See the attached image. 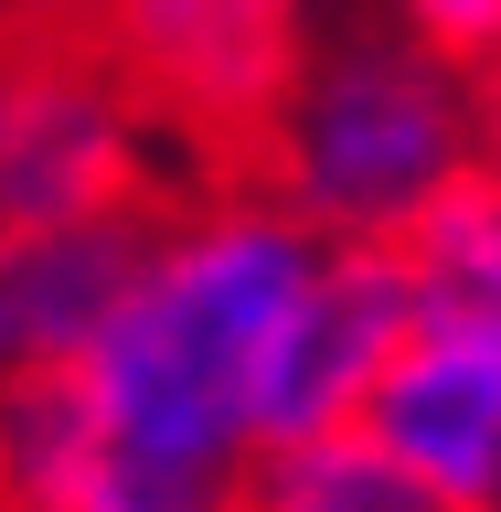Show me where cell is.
I'll list each match as a JSON object with an SVG mask.
<instances>
[{"mask_svg":"<svg viewBox=\"0 0 501 512\" xmlns=\"http://www.w3.org/2000/svg\"><path fill=\"white\" fill-rule=\"evenodd\" d=\"M320 267L331 235L299 224L256 171H182L150 203L118 320L75 363L96 480L235 512V480L267 448V363Z\"/></svg>","mask_w":501,"mask_h":512,"instance_id":"6da1fadb","label":"cell"},{"mask_svg":"<svg viewBox=\"0 0 501 512\" xmlns=\"http://www.w3.org/2000/svg\"><path fill=\"white\" fill-rule=\"evenodd\" d=\"M246 171L331 246H406L416 214L480 171L470 54L395 0H331Z\"/></svg>","mask_w":501,"mask_h":512,"instance_id":"7a4b0ae2","label":"cell"},{"mask_svg":"<svg viewBox=\"0 0 501 512\" xmlns=\"http://www.w3.org/2000/svg\"><path fill=\"white\" fill-rule=\"evenodd\" d=\"M331 0H107L96 54L118 64L171 171H246Z\"/></svg>","mask_w":501,"mask_h":512,"instance_id":"3957f363","label":"cell"},{"mask_svg":"<svg viewBox=\"0 0 501 512\" xmlns=\"http://www.w3.org/2000/svg\"><path fill=\"white\" fill-rule=\"evenodd\" d=\"M182 182L139 96L86 32L0 43V224H64V214H139Z\"/></svg>","mask_w":501,"mask_h":512,"instance_id":"277c9868","label":"cell"},{"mask_svg":"<svg viewBox=\"0 0 501 512\" xmlns=\"http://www.w3.org/2000/svg\"><path fill=\"white\" fill-rule=\"evenodd\" d=\"M139 246H150V203H139V214L0 224V384L75 374L96 352V331L118 320Z\"/></svg>","mask_w":501,"mask_h":512,"instance_id":"5b68a950","label":"cell"},{"mask_svg":"<svg viewBox=\"0 0 501 512\" xmlns=\"http://www.w3.org/2000/svg\"><path fill=\"white\" fill-rule=\"evenodd\" d=\"M395 342H406V278H395V256L384 246H331L320 288L299 299L278 363H267V448L363 416V395L395 363Z\"/></svg>","mask_w":501,"mask_h":512,"instance_id":"8992f818","label":"cell"},{"mask_svg":"<svg viewBox=\"0 0 501 512\" xmlns=\"http://www.w3.org/2000/svg\"><path fill=\"white\" fill-rule=\"evenodd\" d=\"M363 427L406 470H427L459 512H501V352L406 331L363 395Z\"/></svg>","mask_w":501,"mask_h":512,"instance_id":"52a82bcc","label":"cell"},{"mask_svg":"<svg viewBox=\"0 0 501 512\" xmlns=\"http://www.w3.org/2000/svg\"><path fill=\"white\" fill-rule=\"evenodd\" d=\"M384 256L406 278V331L501 352V171H470L459 192H438L416 235Z\"/></svg>","mask_w":501,"mask_h":512,"instance_id":"ba28073f","label":"cell"},{"mask_svg":"<svg viewBox=\"0 0 501 512\" xmlns=\"http://www.w3.org/2000/svg\"><path fill=\"white\" fill-rule=\"evenodd\" d=\"M235 512H459V502L427 470H406L363 416H342V427L256 448L235 480Z\"/></svg>","mask_w":501,"mask_h":512,"instance_id":"9c48e42d","label":"cell"},{"mask_svg":"<svg viewBox=\"0 0 501 512\" xmlns=\"http://www.w3.org/2000/svg\"><path fill=\"white\" fill-rule=\"evenodd\" d=\"M416 32H438L448 54H491L501 43V0H395Z\"/></svg>","mask_w":501,"mask_h":512,"instance_id":"30bf717a","label":"cell"},{"mask_svg":"<svg viewBox=\"0 0 501 512\" xmlns=\"http://www.w3.org/2000/svg\"><path fill=\"white\" fill-rule=\"evenodd\" d=\"M107 0H0V43H54V32H96Z\"/></svg>","mask_w":501,"mask_h":512,"instance_id":"8fae6325","label":"cell"},{"mask_svg":"<svg viewBox=\"0 0 501 512\" xmlns=\"http://www.w3.org/2000/svg\"><path fill=\"white\" fill-rule=\"evenodd\" d=\"M470 107H480V171H501V43L470 54Z\"/></svg>","mask_w":501,"mask_h":512,"instance_id":"7c38bea8","label":"cell"}]
</instances>
